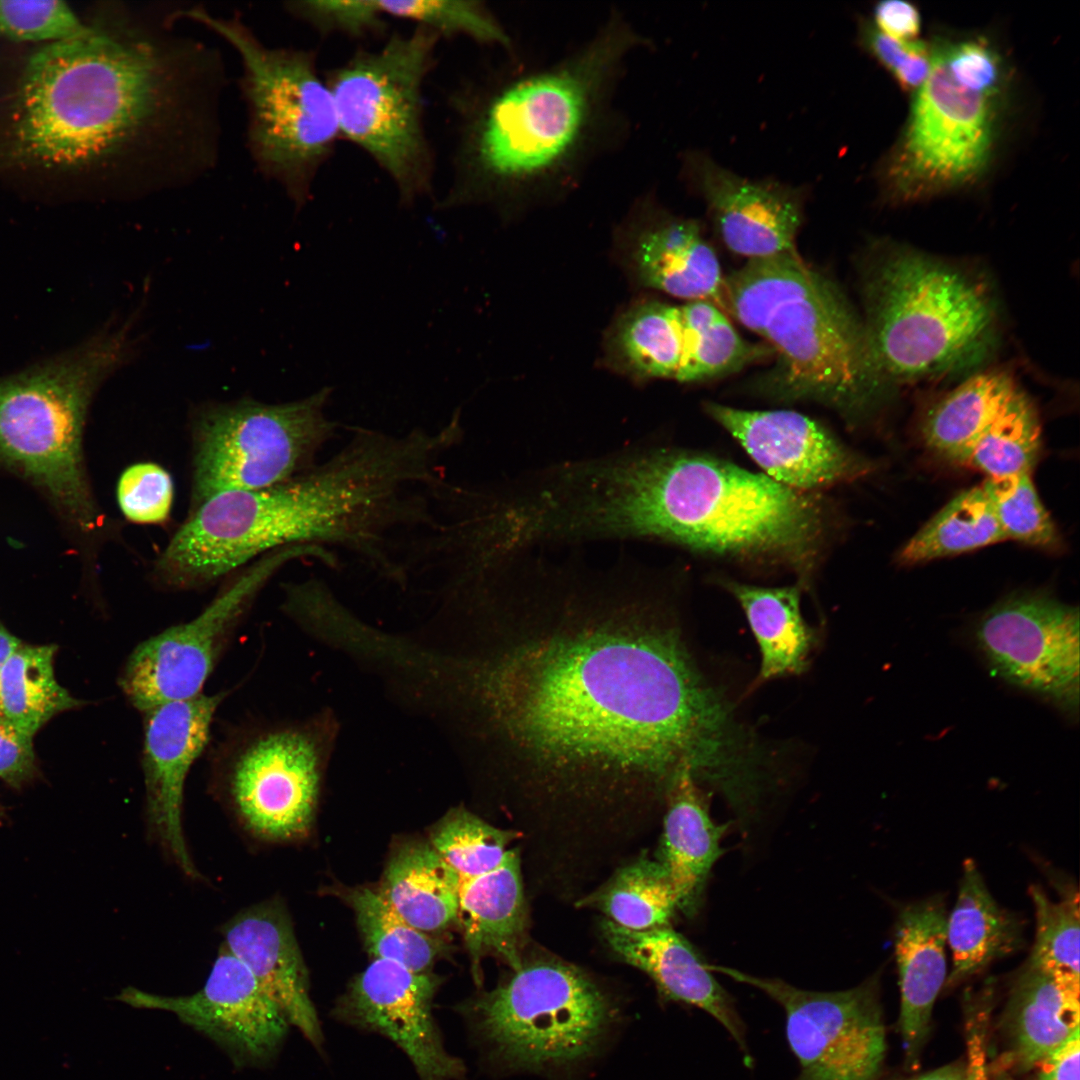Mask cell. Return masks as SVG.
I'll use <instances>...</instances> for the list:
<instances>
[{
	"mask_svg": "<svg viewBox=\"0 0 1080 1080\" xmlns=\"http://www.w3.org/2000/svg\"><path fill=\"white\" fill-rule=\"evenodd\" d=\"M712 972L753 986L782 1006L786 1034L800 1064L797 1080H875L886 1053L879 973L853 988L820 992L730 967Z\"/></svg>",
	"mask_w": 1080,
	"mask_h": 1080,
	"instance_id": "9a60e30c",
	"label": "cell"
},
{
	"mask_svg": "<svg viewBox=\"0 0 1080 1080\" xmlns=\"http://www.w3.org/2000/svg\"><path fill=\"white\" fill-rule=\"evenodd\" d=\"M229 691L167 702L143 712L141 764L153 837L189 878L199 872L186 844L182 814L189 771L208 744L214 716Z\"/></svg>",
	"mask_w": 1080,
	"mask_h": 1080,
	"instance_id": "44dd1931",
	"label": "cell"
},
{
	"mask_svg": "<svg viewBox=\"0 0 1080 1080\" xmlns=\"http://www.w3.org/2000/svg\"><path fill=\"white\" fill-rule=\"evenodd\" d=\"M56 645L21 643L0 671V721L32 736L56 715L86 704L56 679Z\"/></svg>",
	"mask_w": 1080,
	"mask_h": 1080,
	"instance_id": "836d02e7",
	"label": "cell"
},
{
	"mask_svg": "<svg viewBox=\"0 0 1080 1080\" xmlns=\"http://www.w3.org/2000/svg\"><path fill=\"white\" fill-rule=\"evenodd\" d=\"M946 939L953 960L949 985L1025 945L1024 919L997 903L972 859L963 863L956 902L947 916Z\"/></svg>",
	"mask_w": 1080,
	"mask_h": 1080,
	"instance_id": "4dcf8cb0",
	"label": "cell"
},
{
	"mask_svg": "<svg viewBox=\"0 0 1080 1080\" xmlns=\"http://www.w3.org/2000/svg\"><path fill=\"white\" fill-rule=\"evenodd\" d=\"M4 807L0 804V822L5 818Z\"/></svg>",
	"mask_w": 1080,
	"mask_h": 1080,
	"instance_id": "680465c9",
	"label": "cell"
},
{
	"mask_svg": "<svg viewBox=\"0 0 1080 1080\" xmlns=\"http://www.w3.org/2000/svg\"><path fill=\"white\" fill-rule=\"evenodd\" d=\"M383 514L375 472L359 454L341 448L287 481L222 492L188 511L155 559L152 581L164 590H197L297 545L359 557L373 546Z\"/></svg>",
	"mask_w": 1080,
	"mask_h": 1080,
	"instance_id": "277c9868",
	"label": "cell"
},
{
	"mask_svg": "<svg viewBox=\"0 0 1080 1080\" xmlns=\"http://www.w3.org/2000/svg\"><path fill=\"white\" fill-rule=\"evenodd\" d=\"M875 28L900 41H913L920 31V14L909 2H879L874 9Z\"/></svg>",
	"mask_w": 1080,
	"mask_h": 1080,
	"instance_id": "816d5d0a",
	"label": "cell"
},
{
	"mask_svg": "<svg viewBox=\"0 0 1080 1080\" xmlns=\"http://www.w3.org/2000/svg\"><path fill=\"white\" fill-rule=\"evenodd\" d=\"M625 271L641 287L723 308L724 278L699 224L641 201L617 232Z\"/></svg>",
	"mask_w": 1080,
	"mask_h": 1080,
	"instance_id": "7402d4cb",
	"label": "cell"
},
{
	"mask_svg": "<svg viewBox=\"0 0 1080 1080\" xmlns=\"http://www.w3.org/2000/svg\"><path fill=\"white\" fill-rule=\"evenodd\" d=\"M460 884L431 845L415 843L391 858L378 892L405 921L432 934L457 920Z\"/></svg>",
	"mask_w": 1080,
	"mask_h": 1080,
	"instance_id": "1f68e13d",
	"label": "cell"
},
{
	"mask_svg": "<svg viewBox=\"0 0 1080 1080\" xmlns=\"http://www.w3.org/2000/svg\"><path fill=\"white\" fill-rule=\"evenodd\" d=\"M291 13L321 34L360 38L384 29L378 0H301L287 3Z\"/></svg>",
	"mask_w": 1080,
	"mask_h": 1080,
	"instance_id": "7dc6e473",
	"label": "cell"
},
{
	"mask_svg": "<svg viewBox=\"0 0 1080 1080\" xmlns=\"http://www.w3.org/2000/svg\"><path fill=\"white\" fill-rule=\"evenodd\" d=\"M327 740L320 722H308L245 727L220 744L215 786L250 835L280 842L308 831Z\"/></svg>",
	"mask_w": 1080,
	"mask_h": 1080,
	"instance_id": "4fadbf2b",
	"label": "cell"
},
{
	"mask_svg": "<svg viewBox=\"0 0 1080 1080\" xmlns=\"http://www.w3.org/2000/svg\"><path fill=\"white\" fill-rule=\"evenodd\" d=\"M706 413L761 468L790 489L815 493L857 480L873 469L816 420L792 410H744L709 402Z\"/></svg>",
	"mask_w": 1080,
	"mask_h": 1080,
	"instance_id": "ffe728a7",
	"label": "cell"
},
{
	"mask_svg": "<svg viewBox=\"0 0 1080 1080\" xmlns=\"http://www.w3.org/2000/svg\"><path fill=\"white\" fill-rule=\"evenodd\" d=\"M719 584L742 608L760 653L753 687L804 673L818 642L817 630L801 611L803 585L764 587L723 578Z\"/></svg>",
	"mask_w": 1080,
	"mask_h": 1080,
	"instance_id": "f1b7e54d",
	"label": "cell"
},
{
	"mask_svg": "<svg viewBox=\"0 0 1080 1080\" xmlns=\"http://www.w3.org/2000/svg\"><path fill=\"white\" fill-rule=\"evenodd\" d=\"M995 1080H1015V1079H1013L1009 1075L1004 1074V1075H1001V1076L997 1077Z\"/></svg>",
	"mask_w": 1080,
	"mask_h": 1080,
	"instance_id": "6f0895ef",
	"label": "cell"
},
{
	"mask_svg": "<svg viewBox=\"0 0 1080 1080\" xmlns=\"http://www.w3.org/2000/svg\"><path fill=\"white\" fill-rule=\"evenodd\" d=\"M181 15L209 27L241 56L253 153L296 208H302L341 138L332 95L314 54L265 47L241 23L203 10Z\"/></svg>",
	"mask_w": 1080,
	"mask_h": 1080,
	"instance_id": "8fae6325",
	"label": "cell"
},
{
	"mask_svg": "<svg viewBox=\"0 0 1080 1080\" xmlns=\"http://www.w3.org/2000/svg\"><path fill=\"white\" fill-rule=\"evenodd\" d=\"M22 643L0 620V671L11 653Z\"/></svg>",
	"mask_w": 1080,
	"mask_h": 1080,
	"instance_id": "9f6ffc18",
	"label": "cell"
},
{
	"mask_svg": "<svg viewBox=\"0 0 1080 1080\" xmlns=\"http://www.w3.org/2000/svg\"><path fill=\"white\" fill-rule=\"evenodd\" d=\"M1019 391L1005 371L975 374L938 401L927 413L922 437L928 448L951 459L994 420Z\"/></svg>",
	"mask_w": 1080,
	"mask_h": 1080,
	"instance_id": "e575fe53",
	"label": "cell"
},
{
	"mask_svg": "<svg viewBox=\"0 0 1080 1080\" xmlns=\"http://www.w3.org/2000/svg\"><path fill=\"white\" fill-rule=\"evenodd\" d=\"M306 558L332 567L327 549L297 545L269 552L242 568L193 619L140 642L124 662L118 684L141 713L190 699L203 688L238 625L269 581L287 564Z\"/></svg>",
	"mask_w": 1080,
	"mask_h": 1080,
	"instance_id": "5bb4252c",
	"label": "cell"
},
{
	"mask_svg": "<svg viewBox=\"0 0 1080 1080\" xmlns=\"http://www.w3.org/2000/svg\"><path fill=\"white\" fill-rule=\"evenodd\" d=\"M661 864L675 893L678 908L691 913L698 905L710 871L722 854L727 825L710 817L707 798L685 773L667 794Z\"/></svg>",
	"mask_w": 1080,
	"mask_h": 1080,
	"instance_id": "f546056e",
	"label": "cell"
},
{
	"mask_svg": "<svg viewBox=\"0 0 1080 1080\" xmlns=\"http://www.w3.org/2000/svg\"><path fill=\"white\" fill-rule=\"evenodd\" d=\"M91 27L58 0H0V38L52 43L79 36Z\"/></svg>",
	"mask_w": 1080,
	"mask_h": 1080,
	"instance_id": "f6af8a7d",
	"label": "cell"
},
{
	"mask_svg": "<svg viewBox=\"0 0 1080 1080\" xmlns=\"http://www.w3.org/2000/svg\"><path fill=\"white\" fill-rule=\"evenodd\" d=\"M441 977L373 959L349 984L332 1017L380 1034L401 1049L420 1080H462L464 1062L450 1054L433 1014Z\"/></svg>",
	"mask_w": 1080,
	"mask_h": 1080,
	"instance_id": "d6986e66",
	"label": "cell"
},
{
	"mask_svg": "<svg viewBox=\"0 0 1080 1080\" xmlns=\"http://www.w3.org/2000/svg\"><path fill=\"white\" fill-rule=\"evenodd\" d=\"M597 898L609 921L634 931L668 925L678 907L662 864L646 858L620 870Z\"/></svg>",
	"mask_w": 1080,
	"mask_h": 1080,
	"instance_id": "ab89813d",
	"label": "cell"
},
{
	"mask_svg": "<svg viewBox=\"0 0 1080 1080\" xmlns=\"http://www.w3.org/2000/svg\"><path fill=\"white\" fill-rule=\"evenodd\" d=\"M139 314L136 308L69 351L0 377V466L47 498L89 563L118 528L94 496L84 428L100 387L138 352Z\"/></svg>",
	"mask_w": 1080,
	"mask_h": 1080,
	"instance_id": "8992f818",
	"label": "cell"
},
{
	"mask_svg": "<svg viewBox=\"0 0 1080 1080\" xmlns=\"http://www.w3.org/2000/svg\"><path fill=\"white\" fill-rule=\"evenodd\" d=\"M1035 909V939L1028 957L1058 979L1079 985V894L1062 889L1058 901L1039 885L1029 889Z\"/></svg>",
	"mask_w": 1080,
	"mask_h": 1080,
	"instance_id": "60d3db41",
	"label": "cell"
},
{
	"mask_svg": "<svg viewBox=\"0 0 1080 1080\" xmlns=\"http://www.w3.org/2000/svg\"><path fill=\"white\" fill-rule=\"evenodd\" d=\"M1041 447V427L1032 401L1019 390L994 420L952 462L987 478L1031 473Z\"/></svg>",
	"mask_w": 1080,
	"mask_h": 1080,
	"instance_id": "74e56055",
	"label": "cell"
},
{
	"mask_svg": "<svg viewBox=\"0 0 1080 1080\" xmlns=\"http://www.w3.org/2000/svg\"><path fill=\"white\" fill-rule=\"evenodd\" d=\"M974 634L978 648L999 677L1068 711H1077V607L1046 594H1015L989 609Z\"/></svg>",
	"mask_w": 1080,
	"mask_h": 1080,
	"instance_id": "e0dca14e",
	"label": "cell"
},
{
	"mask_svg": "<svg viewBox=\"0 0 1080 1080\" xmlns=\"http://www.w3.org/2000/svg\"><path fill=\"white\" fill-rule=\"evenodd\" d=\"M870 352L885 383L961 372L980 364L996 338L986 286L909 250L877 258L865 278Z\"/></svg>",
	"mask_w": 1080,
	"mask_h": 1080,
	"instance_id": "ba28073f",
	"label": "cell"
},
{
	"mask_svg": "<svg viewBox=\"0 0 1080 1080\" xmlns=\"http://www.w3.org/2000/svg\"><path fill=\"white\" fill-rule=\"evenodd\" d=\"M911 1080H969L966 1062L953 1063L937 1068Z\"/></svg>",
	"mask_w": 1080,
	"mask_h": 1080,
	"instance_id": "11a10c76",
	"label": "cell"
},
{
	"mask_svg": "<svg viewBox=\"0 0 1080 1080\" xmlns=\"http://www.w3.org/2000/svg\"><path fill=\"white\" fill-rule=\"evenodd\" d=\"M362 938L373 959L397 962L415 972H430L444 953V943L405 921L378 891L353 890L349 895Z\"/></svg>",
	"mask_w": 1080,
	"mask_h": 1080,
	"instance_id": "f35d334b",
	"label": "cell"
},
{
	"mask_svg": "<svg viewBox=\"0 0 1080 1080\" xmlns=\"http://www.w3.org/2000/svg\"><path fill=\"white\" fill-rule=\"evenodd\" d=\"M1005 540L986 493L977 486L961 492L935 514L903 546L898 560L914 565Z\"/></svg>",
	"mask_w": 1080,
	"mask_h": 1080,
	"instance_id": "d590c367",
	"label": "cell"
},
{
	"mask_svg": "<svg viewBox=\"0 0 1080 1080\" xmlns=\"http://www.w3.org/2000/svg\"><path fill=\"white\" fill-rule=\"evenodd\" d=\"M34 736L0 721V779L14 789L39 775Z\"/></svg>",
	"mask_w": 1080,
	"mask_h": 1080,
	"instance_id": "f907efd6",
	"label": "cell"
},
{
	"mask_svg": "<svg viewBox=\"0 0 1080 1080\" xmlns=\"http://www.w3.org/2000/svg\"><path fill=\"white\" fill-rule=\"evenodd\" d=\"M993 118L989 98L955 83L936 50L891 167L901 194L951 188L978 175L991 151Z\"/></svg>",
	"mask_w": 1080,
	"mask_h": 1080,
	"instance_id": "2e32d148",
	"label": "cell"
},
{
	"mask_svg": "<svg viewBox=\"0 0 1080 1080\" xmlns=\"http://www.w3.org/2000/svg\"><path fill=\"white\" fill-rule=\"evenodd\" d=\"M723 308L776 353L767 382L776 398L821 403L850 423L878 404L886 383L864 324L796 250L748 260L724 279Z\"/></svg>",
	"mask_w": 1080,
	"mask_h": 1080,
	"instance_id": "52a82bcc",
	"label": "cell"
},
{
	"mask_svg": "<svg viewBox=\"0 0 1080 1080\" xmlns=\"http://www.w3.org/2000/svg\"><path fill=\"white\" fill-rule=\"evenodd\" d=\"M1080 1029L1037 1065L1036 1080H1079Z\"/></svg>",
	"mask_w": 1080,
	"mask_h": 1080,
	"instance_id": "f5cc1de1",
	"label": "cell"
},
{
	"mask_svg": "<svg viewBox=\"0 0 1080 1080\" xmlns=\"http://www.w3.org/2000/svg\"><path fill=\"white\" fill-rule=\"evenodd\" d=\"M640 42L613 16L558 64L455 91L451 179L434 207L489 205L504 212L569 185L608 120L624 58Z\"/></svg>",
	"mask_w": 1080,
	"mask_h": 1080,
	"instance_id": "3957f363",
	"label": "cell"
},
{
	"mask_svg": "<svg viewBox=\"0 0 1080 1080\" xmlns=\"http://www.w3.org/2000/svg\"><path fill=\"white\" fill-rule=\"evenodd\" d=\"M441 38L415 26L360 50L325 76L341 138L383 171L405 207L431 197L435 155L425 119L426 81Z\"/></svg>",
	"mask_w": 1080,
	"mask_h": 1080,
	"instance_id": "30bf717a",
	"label": "cell"
},
{
	"mask_svg": "<svg viewBox=\"0 0 1080 1080\" xmlns=\"http://www.w3.org/2000/svg\"><path fill=\"white\" fill-rule=\"evenodd\" d=\"M116 999L176 1015L212 1040L238 1068L269 1064L290 1026L247 966L223 945L200 990L166 996L127 986Z\"/></svg>",
	"mask_w": 1080,
	"mask_h": 1080,
	"instance_id": "ac0fdd59",
	"label": "cell"
},
{
	"mask_svg": "<svg viewBox=\"0 0 1080 1080\" xmlns=\"http://www.w3.org/2000/svg\"><path fill=\"white\" fill-rule=\"evenodd\" d=\"M647 584L537 557L512 565L463 617L479 642L426 656V698L494 760L540 780L668 792L688 773L726 784L748 754L749 726Z\"/></svg>",
	"mask_w": 1080,
	"mask_h": 1080,
	"instance_id": "6da1fadb",
	"label": "cell"
},
{
	"mask_svg": "<svg viewBox=\"0 0 1080 1080\" xmlns=\"http://www.w3.org/2000/svg\"><path fill=\"white\" fill-rule=\"evenodd\" d=\"M680 310L686 339L680 382L724 376L772 354L769 346L744 340L712 302L688 301Z\"/></svg>",
	"mask_w": 1080,
	"mask_h": 1080,
	"instance_id": "8d00e7d4",
	"label": "cell"
},
{
	"mask_svg": "<svg viewBox=\"0 0 1080 1080\" xmlns=\"http://www.w3.org/2000/svg\"><path fill=\"white\" fill-rule=\"evenodd\" d=\"M332 390L278 404L244 397L194 407L189 511L219 493L270 487L314 467L337 434L325 411Z\"/></svg>",
	"mask_w": 1080,
	"mask_h": 1080,
	"instance_id": "7c38bea8",
	"label": "cell"
},
{
	"mask_svg": "<svg viewBox=\"0 0 1080 1080\" xmlns=\"http://www.w3.org/2000/svg\"><path fill=\"white\" fill-rule=\"evenodd\" d=\"M947 916L944 897L933 895L905 904L895 920L899 1026L905 1056L912 1066L917 1063L934 1003L947 978Z\"/></svg>",
	"mask_w": 1080,
	"mask_h": 1080,
	"instance_id": "d4e9b609",
	"label": "cell"
},
{
	"mask_svg": "<svg viewBox=\"0 0 1080 1080\" xmlns=\"http://www.w3.org/2000/svg\"><path fill=\"white\" fill-rule=\"evenodd\" d=\"M686 353L680 305L657 300L633 304L607 338L610 364L637 379H679Z\"/></svg>",
	"mask_w": 1080,
	"mask_h": 1080,
	"instance_id": "d6a6232c",
	"label": "cell"
},
{
	"mask_svg": "<svg viewBox=\"0 0 1080 1080\" xmlns=\"http://www.w3.org/2000/svg\"><path fill=\"white\" fill-rule=\"evenodd\" d=\"M385 17L425 27L441 39L466 37L480 44L511 48V39L493 13L475 0H378Z\"/></svg>",
	"mask_w": 1080,
	"mask_h": 1080,
	"instance_id": "7bdbcfd3",
	"label": "cell"
},
{
	"mask_svg": "<svg viewBox=\"0 0 1080 1080\" xmlns=\"http://www.w3.org/2000/svg\"><path fill=\"white\" fill-rule=\"evenodd\" d=\"M949 76L959 86L990 98L999 90L1001 65L984 40H968L938 49Z\"/></svg>",
	"mask_w": 1080,
	"mask_h": 1080,
	"instance_id": "c3c4849f",
	"label": "cell"
},
{
	"mask_svg": "<svg viewBox=\"0 0 1080 1080\" xmlns=\"http://www.w3.org/2000/svg\"><path fill=\"white\" fill-rule=\"evenodd\" d=\"M863 39L873 56L893 74L902 88L918 90L924 84L931 71L932 54L923 42L893 39L875 26L864 28Z\"/></svg>",
	"mask_w": 1080,
	"mask_h": 1080,
	"instance_id": "681fc988",
	"label": "cell"
},
{
	"mask_svg": "<svg viewBox=\"0 0 1080 1080\" xmlns=\"http://www.w3.org/2000/svg\"><path fill=\"white\" fill-rule=\"evenodd\" d=\"M604 932L612 949L624 961L645 972L665 1000L706 1011L746 1050L745 1028L733 1001L682 935L668 925L634 931L609 920Z\"/></svg>",
	"mask_w": 1080,
	"mask_h": 1080,
	"instance_id": "484cf974",
	"label": "cell"
},
{
	"mask_svg": "<svg viewBox=\"0 0 1080 1080\" xmlns=\"http://www.w3.org/2000/svg\"><path fill=\"white\" fill-rule=\"evenodd\" d=\"M457 919L476 983L481 981L479 965L485 954L500 956L514 970L520 967L525 912L519 857L515 850H510L495 869L461 880Z\"/></svg>",
	"mask_w": 1080,
	"mask_h": 1080,
	"instance_id": "83f0119b",
	"label": "cell"
},
{
	"mask_svg": "<svg viewBox=\"0 0 1080 1080\" xmlns=\"http://www.w3.org/2000/svg\"><path fill=\"white\" fill-rule=\"evenodd\" d=\"M967 1067L969 1080H989L986 1057L985 1027L974 1023L967 1038Z\"/></svg>",
	"mask_w": 1080,
	"mask_h": 1080,
	"instance_id": "db71d44e",
	"label": "cell"
},
{
	"mask_svg": "<svg viewBox=\"0 0 1080 1080\" xmlns=\"http://www.w3.org/2000/svg\"><path fill=\"white\" fill-rule=\"evenodd\" d=\"M599 540H646L764 568L803 585L830 531L815 493L704 453L640 443L600 456L584 492Z\"/></svg>",
	"mask_w": 1080,
	"mask_h": 1080,
	"instance_id": "7a4b0ae2",
	"label": "cell"
},
{
	"mask_svg": "<svg viewBox=\"0 0 1080 1080\" xmlns=\"http://www.w3.org/2000/svg\"><path fill=\"white\" fill-rule=\"evenodd\" d=\"M982 488L1006 540L1043 549L1061 545L1060 534L1037 494L1031 473L987 478Z\"/></svg>",
	"mask_w": 1080,
	"mask_h": 1080,
	"instance_id": "ee69618b",
	"label": "cell"
},
{
	"mask_svg": "<svg viewBox=\"0 0 1080 1080\" xmlns=\"http://www.w3.org/2000/svg\"><path fill=\"white\" fill-rule=\"evenodd\" d=\"M169 74L160 51L130 33L91 27L44 45L19 82L9 160L74 168L114 155L167 107Z\"/></svg>",
	"mask_w": 1080,
	"mask_h": 1080,
	"instance_id": "5b68a950",
	"label": "cell"
},
{
	"mask_svg": "<svg viewBox=\"0 0 1080 1080\" xmlns=\"http://www.w3.org/2000/svg\"><path fill=\"white\" fill-rule=\"evenodd\" d=\"M223 946L243 962L288 1024L322 1048L321 1023L309 994L307 970L280 904L252 905L221 928Z\"/></svg>",
	"mask_w": 1080,
	"mask_h": 1080,
	"instance_id": "cb8c5ba5",
	"label": "cell"
},
{
	"mask_svg": "<svg viewBox=\"0 0 1080 1080\" xmlns=\"http://www.w3.org/2000/svg\"><path fill=\"white\" fill-rule=\"evenodd\" d=\"M116 498L121 513L129 522L161 525L170 518L174 500L173 479L157 463H134L121 473Z\"/></svg>",
	"mask_w": 1080,
	"mask_h": 1080,
	"instance_id": "bcb514c9",
	"label": "cell"
},
{
	"mask_svg": "<svg viewBox=\"0 0 1080 1080\" xmlns=\"http://www.w3.org/2000/svg\"><path fill=\"white\" fill-rule=\"evenodd\" d=\"M457 1011L486 1060L505 1072L573 1070L598 1052L618 1018L593 980L558 961L521 964Z\"/></svg>",
	"mask_w": 1080,
	"mask_h": 1080,
	"instance_id": "9c48e42d",
	"label": "cell"
},
{
	"mask_svg": "<svg viewBox=\"0 0 1080 1080\" xmlns=\"http://www.w3.org/2000/svg\"><path fill=\"white\" fill-rule=\"evenodd\" d=\"M515 834L498 829L465 809L451 811L436 826L431 846L461 880L498 867L508 856Z\"/></svg>",
	"mask_w": 1080,
	"mask_h": 1080,
	"instance_id": "b9f144b4",
	"label": "cell"
},
{
	"mask_svg": "<svg viewBox=\"0 0 1080 1080\" xmlns=\"http://www.w3.org/2000/svg\"><path fill=\"white\" fill-rule=\"evenodd\" d=\"M1079 985L1064 982L1027 959L1017 971L1006 1009L1010 1057L1021 1070L1042 1059L1080 1029Z\"/></svg>",
	"mask_w": 1080,
	"mask_h": 1080,
	"instance_id": "4316f807",
	"label": "cell"
},
{
	"mask_svg": "<svg viewBox=\"0 0 1080 1080\" xmlns=\"http://www.w3.org/2000/svg\"><path fill=\"white\" fill-rule=\"evenodd\" d=\"M686 168L730 251L752 260L796 250L803 217L799 190L741 177L702 153L689 154Z\"/></svg>",
	"mask_w": 1080,
	"mask_h": 1080,
	"instance_id": "603a6c76",
	"label": "cell"
}]
</instances>
